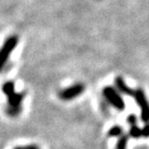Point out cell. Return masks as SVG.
Masks as SVG:
<instances>
[{
  "mask_svg": "<svg viewBox=\"0 0 149 149\" xmlns=\"http://www.w3.org/2000/svg\"><path fill=\"white\" fill-rule=\"evenodd\" d=\"M15 86L13 82H6L2 86V90L7 94L8 97V109L7 111L10 115H17L20 112V106H22V101L23 99L22 94L15 93Z\"/></svg>",
  "mask_w": 149,
  "mask_h": 149,
  "instance_id": "6da1fadb",
  "label": "cell"
},
{
  "mask_svg": "<svg viewBox=\"0 0 149 149\" xmlns=\"http://www.w3.org/2000/svg\"><path fill=\"white\" fill-rule=\"evenodd\" d=\"M133 97L135 98L136 102L138 103L139 107L141 108V120L144 123H149V102L146 99L143 90H141V88H138L136 90H134Z\"/></svg>",
  "mask_w": 149,
  "mask_h": 149,
  "instance_id": "7a4b0ae2",
  "label": "cell"
},
{
  "mask_svg": "<svg viewBox=\"0 0 149 149\" xmlns=\"http://www.w3.org/2000/svg\"><path fill=\"white\" fill-rule=\"evenodd\" d=\"M103 95L107 100V102L111 104L115 109H117L118 111H123L125 109V103L122 97L111 86H107V87L104 88Z\"/></svg>",
  "mask_w": 149,
  "mask_h": 149,
  "instance_id": "3957f363",
  "label": "cell"
},
{
  "mask_svg": "<svg viewBox=\"0 0 149 149\" xmlns=\"http://www.w3.org/2000/svg\"><path fill=\"white\" fill-rule=\"evenodd\" d=\"M17 45V38L16 36L9 37L5 41L4 45L0 49V71H1L6 65V62L8 61L9 55L15 49V47Z\"/></svg>",
  "mask_w": 149,
  "mask_h": 149,
  "instance_id": "277c9868",
  "label": "cell"
},
{
  "mask_svg": "<svg viewBox=\"0 0 149 149\" xmlns=\"http://www.w3.org/2000/svg\"><path fill=\"white\" fill-rule=\"evenodd\" d=\"M127 122L130 124V136L132 138L139 139V138H148L149 136V123L141 129L138 124H136V117L135 115L131 114L128 116Z\"/></svg>",
  "mask_w": 149,
  "mask_h": 149,
  "instance_id": "5b68a950",
  "label": "cell"
},
{
  "mask_svg": "<svg viewBox=\"0 0 149 149\" xmlns=\"http://www.w3.org/2000/svg\"><path fill=\"white\" fill-rule=\"evenodd\" d=\"M84 84H82V83H76V84L71 85L68 88H65L59 92V97L63 101L73 100L74 98L79 97V95H81L83 91H84Z\"/></svg>",
  "mask_w": 149,
  "mask_h": 149,
  "instance_id": "8992f818",
  "label": "cell"
},
{
  "mask_svg": "<svg viewBox=\"0 0 149 149\" xmlns=\"http://www.w3.org/2000/svg\"><path fill=\"white\" fill-rule=\"evenodd\" d=\"M115 85H116V87H117V89L121 92V93L126 94V95H128V96H132L133 97L134 90H132L130 87H128V86L126 85V83H125V81H124V79H122L121 77H116Z\"/></svg>",
  "mask_w": 149,
  "mask_h": 149,
  "instance_id": "52a82bcc",
  "label": "cell"
},
{
  "mask_svg": "<svg viewBox=\"0 0 149 149\" xmlns=\"http://www.w3.org/2000/svg\"><path fill=\"white\" fill-rule=\"evenodd\" d=\"M128 141H129V136L126 135V134H122L118 139L117 144H116V149H126Z\"/></svg>",
  "mask_w": 149,
  "mask_h": 149,
  "instance_id": "ba28073f",
  "label": "cell"
},
{
  "mask_svg": "<svg viewBox=\"0 0 149 149\" xmlns=\"http://www.w3.org/2000/svg\"><path fill=\"white\" fill-rule=\"evenodd\" d=\"M123 133V129L120 126H114L109 131V136H120Z\"/></svg>",
  "mask_w": 149,
  "mask_h": 149,
  "instance_id": "9c48e42d",
  "label": "cell"
}]
</instances>
